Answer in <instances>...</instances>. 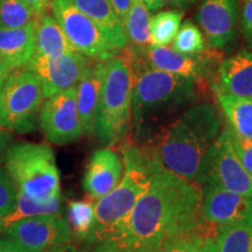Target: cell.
Instances as JSON below:
<instances>
[{
    "mask_svg": "<svg viewBox=\"0 0 252 252\" xmlns=\"http://www.w3.org/2000/svg\"><path fill=\"white\" fill-rule=\"evenodd\" d=\"M104 63L105 61H94L91 63L76 86L77 111L84 133L88 135L94 134V123L102 90Z\"/></svg>",
    "mask_w": 252,
    "mask_h": 252,
    "instance_id": "18",
    "label": "cell"
},
{
    "mask_svg": "<svg viewBox=\"0 0 252 252\" xmlns=\"http://www.w3.org/2000/svg\"><path fill=\"white\" fill-rule=\"evenodd\" d=\"M4 231L6 237L26 252H46L55 245L69 243L72 238L67 220L56 214L19 220Z\"/></svg>",
    "mask_w": 252,
    "mask_h": 252,
    "instance_id": "12",
    "label": "cell"
},
{
    "mask_svg": "<svg viewBox=\"0 0 252 252\" xmlns=\"http://www.w3.org/2000/svg\"><path fill=\"white\" fill-rule=\"evenodd\" d=\"M143 56L151 67L193 80L202 91H207L209 81L217 75L222 60L220 49L204 48L193 55L182 54L167 46L147 47Z\"/></svg>",
    "mask_w": 252,
    "mask_h": 252,
    "instance_id": "10",
    "label": "cell"
},
{
    "mask_svg": "<svg viewBox=\"0 0 252 252\" xmlns=\"http://www.w3.org/2000/svg\"><path fill=\"white\" fill-rule=\"evenodd\" d=\"M122 54L132 74V123L139 133L147 117L193 100L200 87L193 80L156 69L145 61L143 52L125 47Z\"/></svg>",
    "mask_w": 252,
    "mask_h": 252,
    "instance_id": "4",
    "label": "cell"
},
{
    "mask_svg": "<svg viewBox=\"0 0 252 252\" xmlns=\"http://www.w3.org/2000/svg\"><path fill=\"white\" fill-rule=\"evenodd\" d=\"M17 204V188L5 168H0V231H4L8 217Z\"/></svg>",
    "mask_w": 252,
    "mask_h": 252,
    "instance_id": "30",
    "label": "cell"
},
{
    "mask_svg": "<svg viewBox=\"0 0 252 252\" xmlns=\"http://www.w3.org/2000/svg\"><path fill=\"white\" fill-rule=\"evenodd\" d=\"M131 125L132 74L127 60L122 54L104 63L94 134L103 144H118L126 139Z\"/></svg>",
    "mask_w": 252,
    "mask_h": 252,
    "instance_id": "5",
    "label": "cell"
},
{
    "mask_svg": "<svg viewBox=\"0 0 252 252\" xmlns=\"http://www.w3.org/2000/svg\"><path fill=\"white\" fill-rule=\"evenodd\" d=\"M68 225L71 236L80 241L94 242L96 229L94 204L87 200H75L68 203Z\"/></svg>",
    "mask_w": 252,
    "mask_h": 252,
    "instance_id": "24",
    "label": "cell"
},
{
    "mask_svg": "<svg viewBox=\"0 0 252 252\" xmlns=\"http://www.w3.org/2000/svg\"><path fill=\"white\" fill-rule=\"evenodd\" d=\"M212 88L238 97H252V49L239 50L224 59Z\"/></svg>",
    "mask_w": 252,
    "mask_h": 252,
    "instance_id": "17",
    "label": "cell"
},
{
    "mask_svg": "<svg viewBox=\"0 0 252 252\" xmlns=\"http://www.w3.org/2000/svg\"><path fill=\"white\" fill-rule=\"evenodd\" d=\"M35 49V23L21 28L0 27V59L12 69L26 68Z\"/></svg>",
    "mask_w": 252,
    "mask_h": 252,
    "instance_id": "19",
    "label": "cell"
},
{
    "mask_svg": "<svg viewBox=\"0 0 252 252\" xmlns=\"http://www.w3.org/2000/svg\"><path fill=\"white\" fill-rule=\"evenodd\" d=\"M124 174V162L115 150H96L88 161L83 188L91 200H99L113 190Z\"/></svg>",
    "mask_w": 252,
    "mask_h": 252,
    "instance_id": "16",
    "label": "cell"
},
{
    "mask_svg": "<svg viewBox=\"0 0 252 252\" xmlns=\"http://www.w3.org/2000/svg\"><path fill=\"white\" fill-rule=\"evenodd\" d=\"M173 1L178 2V4H180V2H185V1H188V0H173Z\"/></svg>",
    "mask_w": 252,
    "mask_h": 252,
    "instance_id": "45",
    "label": "cell"
},
{
    "mask_svg": "<svg viewBox=\"0 0 252 252\" xmlns=\"http://www.w3.org/2000/svg\"><path fill=\"white\" fill-rule=\"evenodd\" d=\"M228 124L242 137L252 140V97H238L212 88Z\"/></svg>",
    "mask_w": 252,
    "mask_h": 252,
    "instance_id": "21",
    "label": "cell"
},
{
    "mask_svg": "<svg viewBox=\"0 0 252 252\" xmlns=\"http://www.w3.org/2000/svg\"><path fill=\"white\" fill-rule=\"evenodd\" d=\"M110 1H111L116 14L118 15L119 20L122 21V24H124L128 11H130L132 0H110Z\"/></svg>",
    "mask_w": 252,
    "mask_h": 252,
    "instance_id": "36",
    "label": "cell"
},
{
    "mask_svg": "<svg viewBox=\"0 0 252 252\" xmlns=\"http://www.w3.org/2000/svg\"><path fill=\"white\" fill-rule=\"evenodd\" d=\"M150 12H158L165 6L167 0H141Z\"/></svg>",
    "mask_w": 252,
    "mask_h": 252,
    "instance_id": "41",
    "label": "cell"
},
{
    "mask_svg": "<svg viewBox=\"0 0 252 252\" xmlns=\"http://www.w3.org/2000/svg\"><path fill=\"white\" fill-rule=\"evenodd\" d=\"M195 182L200 186H220L252 197V175L236 154L225 126L204 156Z\"/></svg>",
    "mask_w": 252,
    "mask_h": 252,
    "instance_id": "9",
    "label": "cell"
},
{
    "mask_svg": "<svg viewBox=\"0 0 252 252\" xmlns=\"http://www.w3.org/2000/svg\"><path fill=\"white\" fill-rule=\"evenodd\" d=\"M214 243L216 252H252V225L217 226Z\"/></svg>",
    "mask_w": 252,
    "mask_h": 252,
    "instance_id": "25",
    "label": "cell"
},
{
    "mask_svg": "<svg viewBox=\"0 0 252 252\" xmlns=\"http://www.w3.org/2000/svg\"><path fill=\"white\" fill-rule=\"evenodd\" d=\"M5 169L18 190L32 200L48 202L61 196L60 174L53 150L45 144H18L6 151Z\"/></svg>",
    "mask_w": 252,
    "mask_h": 252,
    "instance_id": "6",
    "label": "cell"
},
{
    "mask_svg": "<svg viewBox=\"0 0 252 252\" xmlns=\"http://www.w3.org/2000/svg\"><path fill=\"white\" fill-rule=\"evenodd\" d=\"M121 144L124 175L117 187L94 204L96 229L94 242L119 241L123 237L135 203L152 181V169L145 150L126 139Z\"/></svg>",
    "mask_w": 252,
    "mask_h": 252,
    "instance_id": "3",
    "label": "cell"
},
{
    "mask_svg": "<svg viewBox=\"0 0 252 252\" xmlns=\"http://www.w3.org/2000/svg\"><path fill=\"white\" fill-rule=\"evenodd\" d=\"M12 140L11 131L5 130V128H0V162L4 159L6 151H7L9 143Z\"/></svg>",
    "mask_w": 252,
    "mask_h": 252,
    "instance_id": "37",
    "label": "cell"
},
{
    "mask_svg": "<svg viewBox=\"0 0 252 252\" xmlns=\"http://www.w3.org/2000/svg\"><path fill=\"white\" fill-rule=\"evenodd\" d=\"M191 252H216L215 243L214 238H206L196 249H194Z\"/></svg>",
    "mask_w": 252,
    "mask_h": 252,
    "instance_id": "39",
    "label": "cell"
},
{
    "mask_svg": "<svg viewBox=\"0 0 252 252\" xmlns=\"http://www.w3.org/2000/svg\"><path fill=\"white\" fill-rule=\"evenodd\" d=\"M40 78L28 68L14 69L2 88L1 110L4 128L27 133L36 128L37 112L43 104Z\"/></svg>",
    "mask_w": 252,
    "mask_h": 252,
    "instance_id": "7",
    "label": "cell"
},
{
    "mask_svg": "<svg viewBox=\"0 0 252 252\" xmlns=\"http://www.w3.org/2000/svg\"><path fill=\"white\" fill-rule=\"evenodd\" d=\"M244 41H245V43H247L248 48L252 49V34H251V35H249L248 37H245Z\"/></svg>",
    "mask_w": 252,
    "mask_h": 252,
    "instance_id": "44",
    "label": "cell"
},
{
    "mask_svg": "<svg viewBox=\"0 0 252 252\" xmlns=\"http://www.w3.org/2000/svg\"><path fill=\"white\" fill-rule=\"evenodd\" d=\"M93 252H135L122 242L116 239H105L97 242Z\"/></svg>",
    "mask_w": 252,
    "mask_h": 252,
    "instance_id": "34",
    "label": "cell"
},
{
    "mask_svg": "<svg viewBox=\"0 0 252 252\" xmlns=\"http://www.w3.org/2000/svg\"><path fill=\"white\" fill-rule=\"evenodd\" d=\"M238 0H202L196 21L212 48L224 49L237 37Z\"/></svg>",
    "mask_w": 252,
    "mask_h": 252,
    "instance_id": "14",
    "label": "cell"
},
{
    "mask_svg": "<svg viewBox=\"0 0 252 252\" xmlns=\"http://www.w3.org/2000/svg\"><path fill=\"white\" fill-rule=\"evenodd\" d=\"M87 17L98 25L119 52L127 46L124 26L110 0H70Z\"/></svg>",
    "mask_w": 252,
    "mask_h": 252,
    "instance_id": "20",
    "label": "cell"
},
{
    "mask_svg": "<svg viewBox=\"0 0 252 252\" xmlns=\"http://www.w3.org/2000/svg\"><path fill=\"white\" fill-rule=\"evenodd\" d=\"M146 154L152 181L135 203L119 242L135 252H153L166 238L179 234L215 237L217 226L202 215L200 185L168 171Z\"/></svg>",
    "mask_w": 252,
    "mask_h": 252,
    "instance_id": "1",
    "label": "cell"
},
{
    "mask_svg": "<svg viewBox=\"0 0 252 252\" xmlns=\"http://www.w3.org/2000/svg\"><path fill=\"white\" fill-rule=\"evenodd\" d=\"M50 11L76 52L94 61H108L122 53L112 45L98 25L70 0H52Z\"/></svg>",
    "mask_w": 252,
    "mask_h": 252,
    "instance_id": "8",
    "label": "cell"
},
{
    "mask_svg": "<svg viewBox=\"0 0 252 252\" xmlns=\"http://www.w3.org/2000/svg\"><path fill=\"white\" fill-rule=\"evenodd\" d=\"M12 71H13V69L9 67L4 60L0 59V83H4Z\"/></svg>",
    "mask_w": 252,
    "mask_h": 252,
    "instance_id": "42",
    "label": "cell"
},
{
    "mask_svg": "<svg viewBox=\"0 0 252 252\" xmlns=\"http://www.w3.org/2000/svg\"><path fill=\"white\" fill-rule=\"evenodd\" d=\"M93 62L94 60L72 50L54 56L33 54L26 68L37 75L42 83L43 96L49 98L53 94L76 87Z\"/></svg>",
    "mask_w": 252,
    "mask_h": 252,
    "instance_id": "13",
    "label": "cell"
},
{
    "mask_svg": "<svg viewBox=\"0 0 252 252\" xmlns=\"http://www.w3.org/2000/svg\"><path fill=\"white\" fill-rule=\"evenodd\" d=\"M202 215L214 226L252 225V197L220 186H202Z\"/></svg>",
    "mask_w": 252,
    "mask_h": 252,
    "instance_id": "15",
    "label": "cell"
},
{
    "mask_svg": "<svg viewBox=\"0 0 252 252\" xmlns=\"http://www.w3.org/2000/svg\"><path fill=\"white\" fill-rule=\"evenodd\" d=\"M40 128L47 140L67 145L84 134L76 104V87L53 94L42 104L39 115Z\"/></svg>",
    "mask_w": 252,
    "mask_h": 252,
    "instance_id": "11",
    "label": "cell"
},
{
    "mask_svg": "<svg viewBox=\"0 0 252 252\" xmlns=\"http://www.w3.org/2000/svg\"><path fill=\"white\" fill-rule=\"evenodd\" d=\"M206 48V39L202 31L191 21H186L179 28L173 40V49L182 54L193 55Z\"/></svg>",
    "mask_w": 252,
    "mask_h": 252,
    "instance_id": "29",
    "label": "cell"
},
{
    "mask_svg": "<svg viewBox=\"0 0 252 252\" xmlns=\"http://www.w3.org/2000/svg\"><path fill=\"white\" fill-rule=\"evenodd\" d=\"M217 110L204 102L190 106L158 135L146 152L166 169L188 181H196L206 153L220 133Z\"/></svg>",
    "mask_w": 252,
    "mask_h": 252,
    "instance_id": "2",
    "label": "cell"
},
{
    "mask_svg": "<svg viewBox=\"0 0 252 252\" xmlns=\"http://www.w3.org/2000/svg\"><path fill=\"white\" fill-rule=\"evenodd\" d=\"M25 1L31 6L37 19L47 14L52 9V0H25Z\"/></svg>",
    "mask_w": 252,
    "mask_h": 252,
    "instance_id": "35",
    "label": "cell"
},
{
    "mask_svg": "<svg viewBox=\"0 0 252 252\" xmlns=\"http://www.w3.org/2000/svg\"><path fill=\"white\" fill-rule=\"evenodd\" d=\"M123 26L127 40V48L144 52L151 46V15L141 0H132L130 11Z\"/></svg>",
    "mask_w": 252,
    "mask_h": 252,
    "instance_id": "23",
    "label": "cell"
},
{
    "mask_svg": "<svg viewBox=\"0 0 252 252\" xmlns=\"http://www.w3.org/2000/svg\"><path fill=\"white\" fill-rule=\"evenodd\" d=\"M5 83V82H4ZM4 83H0V128H4V122H2V110H1V98H2V88Z\"/></svg>",
    "mask_w": 252,
    "mask_h": 252,
    "instance_id": "43",
    "label": "cell"
},
{
    "mask_svg": "<svg viewBox=\"0 0 252 252\" xmlns=\"http://www.w3.org/2000/svg\"><path fill=\"white\" fill-rule=\"evenodd\" d=\"M72 47L63 33L54 15L45 14L35 21V49L34 54L54 56L72 52Z\"/></svg>",
    "mask_w": 252,
    "mask_h": 252,
    "instance_id": "22",
    "label": "cell"
},
{
    "mask_svg": "<svg viewBox=\"0 0 252 252\" xmlns=\"http://www.w3.org/2000/svg\"><path fill=\"white\" fill-rule=\"evenodd\" d=\"M184 13L180 11H162L151 18V45L167 46L173 42L181 26Z\"/></svg>",
    "mask_w": 252,
    "mask_h": 252,
    "instance_id": "26",
    "label": "cell"
},
{
    "mask_svg": "<svg viewBox=\"0 0 252 252\" xmlns=\"http://www.w3.org/2000/svg\"><path fill=\"white\" fill-rule=\"evenodd\" d=\"M239 21H241L242 34L245 39L252 34V0H242Z\"/></svg>",
    "mask_w": 252,
    "mask_h": 252,
    "instance_id": "33",
    "label": "cell"
},
{
    "mask_svg": "<svg viewBox=\"0 0 252 252\" xmlns=\"http://www.w3.org/2000/svg\"><path fill=\"white\" fill-rule=\"evenodd\" d=\"M46 252H86L81 249H78L74 245L68 244V243H63V244H59L55 245V247L50 248L49 250H47Z\"/></svg>",
    "mask_w": 252,
    "mask_h": 252,
    "instance_id": "40",
    "label": "cell"
},
{
    "mask_svg": "<svg viewBox=\"0 0 252 252\" xmlns=\"http://www.w3.org/2000/svg\"><path fill=\"white\" fill-rule=\"evenodd\" d=\"M60 208H61V196L53 198L48 202H37V201L32 200L30 196L17 189V204H15L13 213L8 217L6 226L12 224L13 222H17L19 220L26 219V217L56 214L60 210Z\"/></svg>",
    "mask_w": 252,
    "mask_h": 252,
    "instance_id": "27",
    "label": "cell"
},
{
    "mask_svg": "<svg viewBox=\"0 0 252 252\" xmlns=\"http://www.w3.org/2000/svg\"><path fill=\"white\" fill-rule=\"evenodd\" d=\"M0 252H26L23 250L17 243H14L13 241L5 237L0 238Z\"/></svg>",
    "mask_w": 252,
    "mask_h": 252,
    "instance_id": "38",
    "label": "cell"
},
{
    "mask_svg": "<svg viewBox=\"0 0 252 252\" xmlns=\"http://www.w3.org/2000/svg\"><path fill=\"white\" fill-rule=\"evenodd\" d=\"M36 15L25 0H0V27L21 28L36 21Z\"/></svg>",
    "mask_w": 252,
    "mask_h": 252,
    "instance_id": "28",
    "label": "cell"
},
{
    "mask_svg": "<svg viewBox=\"0 0 252 252\" xmlns=\"http://www.w3.org/2000/svg\"><path fill=\"white\" fill-rule=\"evenodd\" d=\"M225 128L242 165L252 175V140L239 135L230 127L229 124L225 125Z\"/></svg>",
    "mask_w": 252,
    "mask_h": 252,
    "instance_id": "32",
    "label": "cell"
},
{
    "mask_svg": "<svg viewBox=\"0 0 252 252\" xmlns=\"http://www.w3.org/2000/svg\"><path fill=\"white\" fill-rule=\"evenodd\" d=\"M206 238L198 234H179L166 238L153 252H191Z\"/></svg>",
    "mask_w": 252,
    "mask_h": 252,
    "instance_id": "31",
    "label": "cell"
}]
</instances>
